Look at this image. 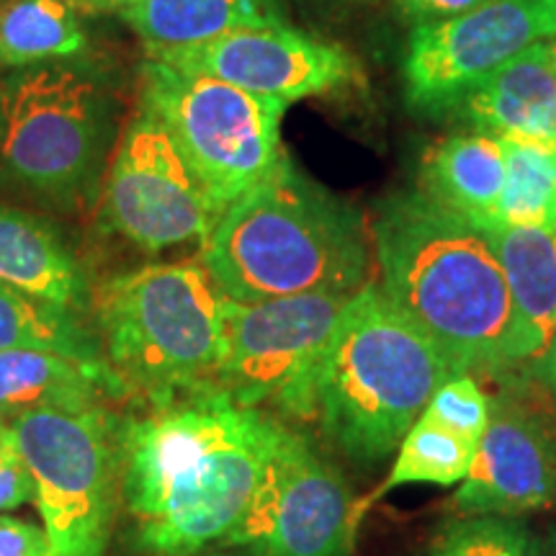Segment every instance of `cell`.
Instances as JSON below:
<instances>
[{"label":"cell","instance_id":"obj_28","mask_svg":"<svg viewBox=\"0 0 556 556\" xmlns=\"http://www.w3.org/2000/svg\"><path fill=\"white\" fill-rule=\"evenodd\" d=\"M0 556H52L45 528L0 516Z\"/></svg>","mask_w":556,"mask_h":556},{"label":"cell","instance_id":"obj_15","mask_svg":"<svg viewBox=\"0 0 556 556\" xmlns=\"http://www.w3.org/2000/svg\"><path fill=\"white\" fill-rule=\"evenodd\" d=\"M467 129L556 144L554 41H539L479 83L448 111Z\"/></svg>","mask_w":556,"mask_h":556},{"label":"cell","instance_id":"obj_32","mask_svg":"<svg viewBox=\"0 0 556 556\" xmlns=\"http://www.w3.org/2000/svg\"><path fill=\"white\" fill-rule=\"evenodd\" d=\"M312 3L323 5V9L336 11V9H351V5L358 3V0H312Z\"/></svg>","mask_w":556,"mask_h":556},{"label":"cell","instance_id":"obj_4","mask_svg":"<svg viewBox=\"0 0 556 556\" xmlns=\"http://www.w3.org/2000/svg\"><path fill=\"white\" fill-rule=\"evenodd\" d=\"M446 353L389 302L377 278L348 299L312 381L304 422L361 464H379L458 377Z\"/></svg>","mask_w":556,"mask_h":556},{"label":"cell","instance_id":"obj_9","mask_svg":"<svg viewBox=\"0 0 556 556\" xmlns=\"http://www.w3.org/2000/svg\"><path fill=\"white\" fill-rule=\"evenodd\" d=\"M351 296L304 294L253 304L225 296L217 392L240 407L274 405L304 420L319 361Z\"/></svg>","mask_w":556,"mask_h":556},{"label":"cell","instance_id":"obj_31","mask_svg":"<svg viewBox=\"0 0 556 556\" xmlns=\"http://www.w3.org/2000/svg\"><path fill=\"white\" fill-rule=\"evenodd\" d=\"M536 366H539L541 377H544V381L548 384V392H552V397L556 402V336L552 343H548L544 358H541Z\"/></svg>","mask_w":556,"mask_h":556},{"label":"cell","instance_id":"obj_20","mask_svg":"<svg viewBox=\"0 0 556 556\" xmlns=\"http://www.w3.org/2000/svg\"><path fill=\"white\" fill-rule=\"evenodd\" d=\"M122 18L144 47H191L240 29L287 24V11L281 0H139Z\"/></svg>","mask_w":556,"mask_h":556},{"label":"cell","instance_id":"obj_18","mask_svg":"<svg viewBox=\"0 0 556 556\" xmlns=\"http://www.w3.org/2000/svg\"><path fill=\"white\" fill-rule=\"evenodd\" d=\"M124 394L127 392L109 364H86L45 351L0 353L3 420L31 413H86Z\"/></svg>","mask_w":556,"mask_h":556},{"label":"cell","instance_id":"obj_14","mask_svg":"<svg viewBox=\"0 0 556 556\" xmlns=\"http://www.w3.org/2000/svg\"><path fill=\"white\" fill-rule=\"evenodd\" d=\"M554 503L556 441L516 402H492L490 422L454 507L464 518H513Z\"/></svg>","mask_w":556,"mask_h":556},{"label":"cell","instance_id":"obj_27","mask_svg":"<svg viewBox=\"0 0 556 556\" xmlns=\"http://www.w3.org/2000/svg\"><path fill=\"white\" fill-rule=\"evenodd\" d=\"M34 477L11 420L0 417V513L34 503Z\"/></svg>","mask_w":556,"mask_h":556},{"label":"cell","instance_id":"obj_8","mask_svg":"<svg viewBox=\"0 0 556 556\" xmlns=\"http://www.w3.org/2000/svg\"><path fill=\"white\" fill-rule=\"evenodd\" d=\"M52 556H106L122 503V422L103 407L11 420Z\"/></svg>","mask_w":556,"mask_h":556},{"label":"cell","instance_id":"obj_17","mask_svg":"<svg viewBox=\"0 0 556 556\" xmlns=\"http://www.w3.org/2000/svg\"><path fill=\"white\" fill-rule=\"evenodd\" d=\"M0 283L80 315L93 307V289L75 250L26 208L0 206Z\"/></svg>","mask_w":556,"mask_h":556},{"label":"cell","instance_id":"obj_24","mask_svg":"<svg viewBox=\"0 0 556 556\" xmlns=\"http://www.w3.org/2000/svg\"><path fill=\"white\" fill-rule=\"evenodd\" d=\"M475 454L477 443L464 441L422 413L402 438L397 462H394L392 475L381 486V492L402 484H462L475 464Z\"/></svg>","mask_w":556,"mask_h":556},{"label":"cell","instance_id":"obj_7","mask_svg":"<svg viewBox=\"0 0 556 556\" xmlns=\"http://www.w3.org/2000/svg\"><path fill=\"white\" fill-rule=\"evenodd\" d=\"M139 106L168 131L173 148L222 212L278 168L287 150L281 119L287 103L142 60Z\"/></svg>","mask_w":556,"mask_h":556},{"label":"cell","instance_id":"obj_2","mask_svg":"<svg viewBox=\"0 0 556 556\" xmlns=\"http://www.w3.org/2000/svg\"><path fill=\"white\" fill-rule=\"evenodd\" d=\"M377 283L462 374L518 366L516 309L492 242L426 191L387 199L371 225Z\"/></svg>","mask_w":556,"mask_h":556},{"label":"cell","instance_id":"obj_21","mask_svg":"<svg viewBox=\"0 0 556 556\" xmlns=\"http://www.w3.org/2000/svg\"><path fill=\"white\" fill-rule=\"evenodd\" d=\"M88 50L73 0H11L0 11V73L78 60Z\"/></svg>","mask_w":556,"mask_h":556},{"label":"cell","instance_id":"obj_6","mask_svg":"<svg viewBox=\"0 0 556 556\" xmlns=\"http://www.w3.org/2000/svg\"><path fill=\"white\" fill-rule=\"evenodd\" d=\"M116 148V103L80 60L0 73V186L58 214L101 197Z\"/></svg>","mask_w":556,"mask_h":556},{"label":"cell","instance_id":"obj_5","mask_svg":"<svg viewBox=\"0 0 556 556\" xmlns=\"http://www.w3.org/2000/svg\"><path fill=\"white\" fill-rule=\"evenodd\" d=\"M103 358L150 407L217 392L225 294L204 263H157L93 291Z\"/></svg>","mask_w":556,"mask_h":556},{"label":"cell","instance_id":"obj_25","mask_svg":"<svg viewBox=\"0 0 556 556\" xmlns=\"http://www.w3.org/2000/svg\"><path fill=\"white\" fill-rule=\"evenodd\" d=\"M430 556H539V548L513 518L467 516L441 533Z\"/></svg>","mask_w":556,"mask_h":556},{"label":"cell","instance_id":"obj_30","mask_svg":"<svg viewBox=\"0 0 556 556\" xmlns=\"http://www.w3.org/2000/svg\"><path fill=\"white\" fill-rule=\"evenodd\" d=\"M80 11L86 13H116V16H124L129 13L139 0H73Z\"/></svg>","mask_w":556,"mask_h":556},{"label":"cell","instance_id":"obj_16","mask_svg":"<svg viewBox=\"0 0 556 556\" xmlns=\"http://www.w3.org/2000/svg\"><path fill=\"white\" fill-rule=\"evenodd\" d=\"M477 227L495 248L510 289L518 364H539L556 336V227H518L497 219Z\"/></svg>","mask_w":556,"mask_h":556},{"label":"cell","instance_id":"obj_10","mask_svg":"<svg viewBox=\"0 0 556 556\" xmlns=\"http://www.w3.org/2000/svg\"><path fill=\"white\" fill-rule=\"evenodd\" d=\"M99 204L103 229L144 253L191 242L201 248L222 217V208L173 148L168 131L144 106H137L116 142Z\"/></svg>","mask_w":556,"mask_h":556},{"label":"cell","instance_id":"obj_22","mask_svg":"<svg viewBox=\"0 0 556 556\" xmlns=\"http://www.w3.org/2000/svg\"><path fill=\"white\" fill-rule=\"evenodd\" d=\"M5 351H45L106 364L99 332L88 328L80 312L0 283V353Z\"/></svg>","mask_w":556,"mask_h":556},{"label":"cell","instance_id":"obj_1","mask_svg":"<svg viewBox=\"0 0 556 556\" xmlns=\"http://www.w3.org/2000/svg\"><path fill=\"white\" fill-rule=\"evenodd\" d=\"M278 426L219 392L122 422V500L139 546L191 556L225 541L253 497Z\"/></svg>","mask_w":556,"mask_h":556},{"label":"cell","instance_id":"obj_33","mask_svg":"<svg viewBox=\"0 0 556 556\" xmlns=\"http://www.w3.org/2000/svg\"><path fill=\"white\" fill-rule=\"evenodd\" d=\"M554 62H556V39H554Z\"/></svg>","mask_w":556,"mask_h":556},{"label":"cell","instance_id":"obj_29","mask_svg":"<svg viewBox=\"0 0 556 556\" xmlns=\"http://www.w3.org/2000/svg\"><path fill=\"white\" fill-rule=\"evenodd\" d=\"M482 0H394L402 18L409 21L415 26H428V24H441L454 16H462L475 9Z\"/></svg>","mask_w":556,"mask_h":556},{"label":"cell","instance_id":"obj_12","mask_svg":"<svg viewBox=\"0 0 556 556\" xmlns=\"http://www.w3.org/2000/svg\"><path fill=\"white\" fill-rule=\"evenodd\" d=\"M556 39V0H482L441 24L415 26L402 80L417 114L448 116L471 88L528 47Z\"/></svg>","mask_w":556,"mask_h":556},{"label":"cell","instance_id":"obj_13","mask_svg":"<svg viewBox=\"0 0 556 556\" xmlns=\"http://www.w3.org/2000/svg\"><path fill=\"white\" fill-rule=\"evenodd\" d=\"M144 58L208 75L287 106L361 80L351 52L289 24L240 29L191 47H144Z\"/></svg>","mask_w":556,"mask_h":556},{"label":"cell","instance_id":"obj_19","mask_svg":"<svg viewBox=\"0 0 556 556\" xmlns=\"http://www.w3.org/2000/svg\"><path fill=\"white\" fill-rule=\"evenodd\" d=\"M505 178L503 137L490 131H454L422 160V191L477 225L497 219Z\"/></svg>","mask_w":556,"mask_h":556},{"label":"cell","instance_id":"obj_23","mask_svg":"<svg viewBox=\"0 0 556 556\" xmlns=\"http://www.w3.org/2000/svg\"><path fill=\"white\" fill-rule=\"evenodd\" d=\"M505 193L497 222L518 227H556V144L503 137Z\"/></svg>","mask_w":556,"mask_h":556},{"label":"cell","instance_id":"obj_26","mask_svg":"<svg viewBox=\"0 0 556 556\" xmlns=\"http://www.w3.org/2000/svg\"><path fill=\"white\" fill-rule=\"evenodd\" d=\"M490 409L492 402L486 400L477 381L469 374H458L433 394V400L426 407V415L441 422L443 428H448L451 433L479 446L486 422H490Z\"/></svg>","mask_w":556,"mask_h":556},{"label":"cell","instance_id":"obj_11","mask_svg":"<svg viewBox=\"0 0 556 556\" xmlns=\"http://www.w3.org/2000/svg\"><path fill=\"white\" fill-rule=\"evenodd\" d=\"M358 510L338 469L278 426L253 497L225 544L258 556H348Z\"/></svg>","mask_w":556,"mask_h":556},{"label":"cell","instance_id":"obj_3","mask_svg":"<svg viewBox=\"0 0 556 556\" xmlns=\"http://www.w3.org/2000/svg\"><path fill=\"white\" fill-rule=\"evenodd\" d=\"M371 227L289 155L232 201L201 245V263L232 302L356 294L371 281Z\"/></svg>","mask_w":556,"mask_h":556}]
</instances>
